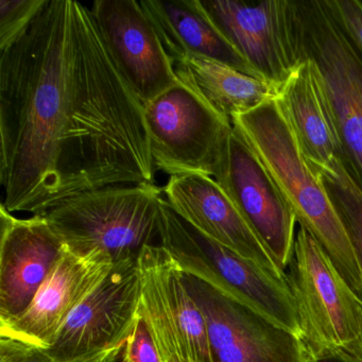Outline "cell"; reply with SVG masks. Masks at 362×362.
<instances>
[{"label": "cell", "mask_w": 362, "mask_h": 362, "mask_svg": "<svg viewBox=\"0 0 362 362\" xmlns=\"http://www.w3.org/2000/svg\"><path fill=\"white\" fill-rule=\"evenodd\" d=\"M162 247L194 275L254 313L304 339L298 302L287 276H277L207 238L162 203Z\"/></svg>", "instance_id": "obj_4"}, {"label": "cell", "mask_w": 362, "mask_h": 362, "mask_svg": "<svg viewBox=\"0 0 362 362\" xmlns=\"http://www.w3.org/2000/svg\"><path fill=\"white\" fill-rule=\"evenodd\" d=\"M175 71L182 83L230 120L279 95L275 84L211 59L187 57L175 63Z\"/></svg>", "instance_id": "obj_18"}, {"label": "cell", "mask_w": 362, "mask_h": 362, "mask_svg": "<svg viewBox=\"0 0 362 362\" xmlns=\"http://www.w3.org/2000/svg\"><path fill=\"white\" fill-rule=\"evenodd\" d=\"M216 181L245 216L279 270L286 273L296 241V215L262 163L234 129L226 166Z\"/></svg>", "instance_id": "obj_13"}, {"label": "cell", "mask_w": 362, "mask_h": 362, "mask_svg": "<svg viewBox=\"0 0 362 362\" xmlns=\"http://www.w3.org/2000/svg\"><path fill=\"white\" fill-rule=\"evenodd\" d=\"M139 304L137 259L117 262L71 313L45 353L52 362H96L128 342Z\"/></svg>", "instance_id": "obj_8"}, {"label": "cell", "mask_w": 362, "mask_h": 362, "mask_svg": "<svg viewBox=\"0 0 362 362\" xmlns=\"http://www.w3.org/2000/svg\"><path fill=\"white\" fill-rule=\"evenodd\" d=\"M313 166L319 173L328 196L340 216L362 275V187L342 160L336 158L326 164Z\"/></svg>", "instance_id": "obj_19"}, {"label": "cell", "mask_w": 362, "mask_h": 362, "mask_svg": "<svg viewBox=\"0 0 362 362\" xmlns=\"http://www.w3.org/2000/svg\"><path fill=\"white\" fill-rule=\"evenodd\" d=\"M197 4L262 79L279 88L306 60L298 1L197 0Z\"/></svg>", "instance_id": "obj_9"}, {"label": "cell", "mask_w": 362, "mask_h": 362, "mask_svg": "<svg viewBox=\"0 0 362 362\" xmlns=\"http://www.w3.org/2000/svg\"><path fill=\"white\" fill-rule=\"evenodd\" d=\"M0 323L22 315L64 251L44 214L18 218L0 206Z\"/></svg>", "instance_id": "obj_14"}, {"label": "cell", "mask_w": 362, "mask_h": 362, "mask_svg": "<svg viewBox=\"0 0 362 362\" xmlns=\"http://www.w3.org/2000/svg\"><path fill=\"white\" fill-rule=\"evenodd\" d=\"M277 101L313 165L344 160L336 116L315 63L303 61L279 88Z\"/></svg>", "instance_id": "obj_16"}, {"label": "cell", "mask_w": 362, "mask_h": 362, "mask_svg": "<svg viewBox=\"0 0 362 362\" xmlns=\"http://www.w3.org/2000/svg\"><path fill=\"white\" fill-rule=\"evenodd\" d=\"M45 3L46 0H0V52L16 43Z\"/></svg>", "instance_id": "obj_20"}, {"label": "cell", "mask_w": 362, "mask_h": 362, "mask_svg": "<svg viewBox=\"0 0 362 362\" xmlns=\"http://www.w3.org/2000/svg\"><path fill=\"white\" fill-rule=\"evenodd\" d=\"M0 362H52L45 349L0 336Z\"/></svg>", "instance_id": "obj_23"}, {"label": "cell", "mask_w": 362, "mask_h": 362, "mask_svg": "<svg viewBox=\"0 0 362 362\" xmlns=\"http://www.w3.org/2000/svg\"><path fill=\"white\" fill-rule=\"evenodd\" d=\"M188 291L204 315L214 362H307L304 339L184 273Z\"/></svg>", "instance_id": "obj_10"}, {"label": "cell", "mask_w": 362, "mask_h": 362, "mask_svg": "<svg viewBox=\"0 0 362 362\" xmlns=\"http://www.w3.org/2000/svg\"><path fill=\"white\" fill-rule=\"evenodd\" d=\"M305 59L317 65L336 116L344 163L362 187V54L326 0L298 1Z\"/></svg>", "instance_id": "obj_6"}, {"label": "cell", "mask_w": 362, "mask_h": 362, "mask_svg": "<svg viewBox=\"0 0 362 362\" xmlns=\"http://www.w3.org/2000/svg\"><path fill=\"white\" fill-rule=\"evenodd\" d=\"M230 122L291 207L298 226L315 237L362 302V275L349 235L277 99Z\"/></svg>", "instance_id": "obj_2"}, {"label": "cell", "mask_w": 362, "mask_h": 362, "mask_svg": "<svg viewBox=\"0 0 362 362\" xmlns=\"http://www.w3.org/2000/svg\"><path fill=\"white\" fill-rule=\"evenodd\" d=\"M0 136L9 213L37 215L83 192L154 182L144 105L92 11L74 0H46L0 52Z\"/></svg>", "instance_id": "obj_1"}, {"label": "cell", "mask_w": 362, "mask_h": 362, "mask_svg": "<svg viewBox=\"0 0 362 362\" xmlns=\"http://www.w3.org/2000/svg\"><path fill=\"white\" fill-rule=\"evenodd\" d=\"M90 11L114 62L144 107L180 81L139 1L97 0Z\"/></svg>", "instance_id": "obj_11"}, {"label": "cell", "mask_w": 362, "mask_h": 362, "mask_svg": "<svg viewBox=\"0 0 362 362\" xmlns=\"http://www.w3.org/2000/svg\"><path fill=\"white\" fill-rule=\"evenodd\" d=\"M342 351V349H341ZM345 354L349 356L355 362H362V307H361V334L359 338L347 349H343Z\"/></svg>", "instance_id": "obj_25"}, {"label": "cell", "mask_w": 362, "mask_h": 362, "mask_svg": "<svg viewBox=\"0 0 362 362\" xmlns=\"http://www.w3.org/2000/svg\"><path fill=\"white\" fill-rule=\"evenodd\" d=\"M163 192L154 183L111 186L73 197L44 215L69 249L99 250L117 264L162 245Z\"/></svg>", "instance_id": "obj_3"}, {"label": "cell", "mask_w": 362, "mask_h": 362, "mask_svg": "<svg viewBox=\"0 0 362 362\" xmlns=\"http://www.w3.org/2000/svg\"><path fill=\"white\" fill-rule=\"evenodd\" d=\"M307 347H308L307 362H355L341 349H322V347H313L309 345H307Z\"/></svg>", "instance_id": "obj_24"}, {"label": "cell", "mask_w": 362, "mask_h": 362, "mask_svg": "<svg viewBox=\"0 0 362 362\" xmlns=\"http://www.w3.org/2000/svg\"><path fill=\"white\" fill-rule=\"evenodd\" d=\"M173 65L187 57L218 61L258 77L251 65L200 9L197 0L139 1ZM259 78V77H258Z\"/></svg>", "instance_id": "obj_17"}, {"label": "cell", "mask_w": 362, "mask_h": 362, "mask_svg": "<svg viewBox=\"0 0 362 362\" xmlns=\"http://www.w3.org/2000/svg\"><path fill=\"white\" fill-rule=\"evenodd\" d=\"M144 117L156 168L220 177L234 127L192 88L177 82L144 107Z\"/></svg>", "instance_id": "obj_5"}, {"label": "cell", "mask_w": 362, "mask_h": 362, "mask_svg": "<svg viewBox=\"0 0 362 362\" xmlns=\"http://www.w3.org/2000/svg\"><path fill=\"white\" fill-rule=\"evenodd\" d=\"M164 194L173 211L199 233L277 276H287L214 177L200 173L171 175Z\"/></svg>", "instance_id": "obj_15"}, {"label": "cell", "mask_w": 362, "mask_h": 362, "mask_svg": "<svg viewBox=\"0 0 362 362\" xmlns=\"http://www.w3.org/2000/svg\"><path fill=\"white\" fill-rule=\"evenodd\" d=\"M127 349L131 362H163L151 332L141 315L129 339Z\"/></svg>", "instance_id": "obj_22"}, {"label": "cell", "mask_w": 362, "mask_h": 362, "mask_svg": "<svg viewBox=\"0 0 362 362\" xmlns=\"http://www.w3.org/2000/svg\"><path fill=\"white\" fill-rule=\"evenodd\" d=\"M286 275L298 302L307 345L343 351L358 340L362 302L304 226L296 230Z\"/></svg>", "instance_id": "obj_7"}, {"label": "cell", "mask_w": 362, "mask_h": 362, "mask_svg": "<svg viewBox=\"0 0 362 362\" xmlns=\"http://www.w3.org/2000/svg\"><path fill=\"white\" fill-rule=\"evenodd\" d=\"M326 3L362 54V1L326 0Z\"/></svg>", "instance_id": "obj_21"}, {"label": "cell", "mask_w": 362, "mask_h": 362, "mask_svg": "<svg viewBox=\"0 0 362 362\" xmlns=\"http://www.w3.org/2000/svg\"><path fill=\"white\" fill-rule=\"evenodd\" d=\"M114 264L111 256L103 251L83 253L65 245L30 306L18 317L0 323V336L49 349L71 313L105 279Z\"/></svg>", "instance_id": "obj_12"}, {"label": "cell", "mask_w": 362, "mask_h": 362, "mask_svg": "<svg viewBox=\"0 0 362 362\" xmlns=\"http://www.w3.org/2000/svg\"><path fill=\"white\" fill-rule=\"evenodd\" d=\"M127 345H128V342H127L122 349L113 351V353L110 354V355L100 358V359L97 360L96 362H131L130 359H129Z\"/></svg>", "instance_id": "obj_26"}]
</instances>
